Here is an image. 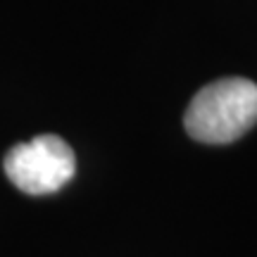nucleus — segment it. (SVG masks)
I'll return each instance as SVG.
<instances>
[{"label":"nucleus","mask_w":257,"mask_h":257,"mask_svg":"<svg viewBox=\"0 0 257 257\" xmlns=\"http://www.w3.org/2000/svg\"><path fill=\"white\" fill-rule=\"evenodd\" d=\"M191 138L224 146L240 138L257 124V83L229 76L195 93L184 117Z\"/></svg>","instance_id":"f257e3e1"},{"label":"nucleus","mask_w":257,"mask_h":257,"mask_svg":"<svg viewBox=\"0 0 257 257\" xmlns=\"http://www.w3.org/2000/svg\"><path fill=\"white\" fill-rule=\"evenodd\" d=\"M76 157L67 141L55 134L36 136L29 143L10 148L5 155V174L19 191L29 195L55 193L72 181Z\"/></svg>","instance_id":"f03ea898"}]
</instances>
